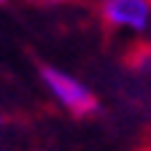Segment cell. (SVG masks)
<instances>
[{"label": "cell", "mask_w": 151, "mask_h": 151, "mask_svg": "<svg viewBox=\"0 0 151 151\" xmlns=\"http://www.w3.org/2000/svg\"><path fill=\"white\" fill-rule=\"evenodd\" d=\"M41 78L46 81L49 92H51L70 113H76V116H89V113L97 111V97H94V94H92L81 81H76L73 76L57 70V68H51V65H43V68H41Z\"/></svg>", "instance_id": "1"}, {"label": "cell", "mask_w": 151, "mask_h": 151, "mask_svg": "<svg viewBox=\"0 0 151 151\" xmlns=\"http://www.w3.org/2000/svg\"><path fill=\"white\" fill-rule=\"evenodd\" d=\"M129 65L135 70H151V49L148 46H138L129 54Z\"/></svg>", "instance_id": "3"}, {"label": "cell", "mask_w": 151, "mask_h": 151, "mask_svg": "<svg viewBox=\"0 0 151 151\" xmlns=\"http://www.w3.org/2000/svg\"><path fill=\"white\" fill-rule=\"evenodd\" d=\"M35 3H68V0H35Z\"/></svg>", "instance_id": "4"}, {"label": "cell", "mask_w": 151, "mask_h": 151, "mask_svg": "<svg viewBox=\"0 0 151 151\" xmlns=\"http://www.w3.org/2000/svg\"><path fill=\"white\" fill-rule=\"evenodd\" d=\"M0 3H6V0H0Z\"/></svg>", "instance_id": "5"}, {"label": "cell", "mask_w": 151, "mask_h": 151, "mask_svg": "<svg viewBox=\"0 0 151 151\" xmlns=\"http://www.w3.org/2000/svg\"><path fill=\"white\" fill-rule=\"evenodd\" d=\"M103 22L108 27L146 30L151 22V0H103Z\"/></svg>", "instance_id": "2"}]
</instances>
